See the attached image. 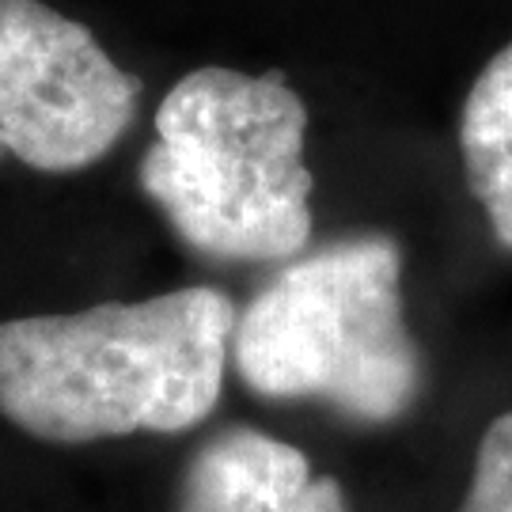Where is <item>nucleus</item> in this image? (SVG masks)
Returning a JSON list of instances; mask_svg holds the SVG:
<instances>
[{"label": "nucleus", "mask_w": 512, "mask_h": 512, "mask_svg": "<svg viewBox=\"0 0 512 512\" xmlns=\"http://www.w3.org/2000/svg\"><path fill=\"white\" fill-rule=\"evenodd\" d=\"M175 512H353L342 482L251 425H228L198 444L179 482Z\"/></svg>", "instance_id": "obj_5"}, {"label": "nucleus", "mask_w": 512, "mask_h": 512, "mask_svg": "<svg viewBox=\"0 0 512 512\" xmlns=\"http://www.w3.org/2000/svg\"><path fill=\"white\" fill-rule=\"evenodd\" d=\"M141 80L95 35L42 0H0V148L19 164L69 175L126 137Z\"/></svg>", "instance_id": "obj_4"}, {"label": "nucleus", "mask_w": 512, "mask_h": 512, "mask_svg": "<svg viewBox=\"0 0 512 512\" xmlns=\"http://www.w3.org/2000/svg\"><path fill=\"white\" fill-rule=\"evenodd\" d=\"M232 361L262 399L319 403L361 425L406 418L425 361L403 319V251L349 236L296 258L236 315Z\"/></svg>", "instance_id": "obj_3"}, {"label": "nucleus", "mask_w": 512, "mask_h": 512, "mask_svg": "<svg viewBox=\"0 0 512 512\" xmlns=\"http://www.w3.org/2000/svg\"><path fill=\"white\" fill-rule=\"evenodd\" d=\"M459 152L475 202L486 209L497 243L512 251V42L486 61L467 92Z\"/></svg>", "instance_id": "obj_6"}, {"label": "nucleus", "mask_w": 512, "mask_h": 512, "mask_svg": "<svg viewBox=\"0 0 512 512\" xmlns=\"http://www.w3.org/2000/svg\"><path fill=\"white\" fill-rule=\"evenodd\" d=\"M236 304L179 289L0 323V418L46 444L186 433L224 391Z\"/></svg>", "instance_id": "obj_1"}, {"label": "nucleus", "mask_w": 512, "mask_h": 512, "mask_svg": "<svg viewBox=\"0 0 512 512\" xmlns=\"http://www.w3.org/2000/svg\"><path fill=\"white\" fill-rule=\"evenodd\" d=\"M308 110L281 73L205 65L156 110L141 190L213 262L293 258L311 239Z\"/></svg>", "instance_id": "obj_2"}, {"label": "nucleus", "mask_w": 512, "mask_h": 512, "mask_svg": "<svg viewBox=\"0 0 512 512\" xmlns=\"http://www.w3.org/2000/svg\"><path fill=\"white\" fill-rule=\"evenodd\" d=\"M459 512H512V410L497 414L478 440L475 471Z\"/></svg>", "instance_id": "obj_7"}]
</instances>
